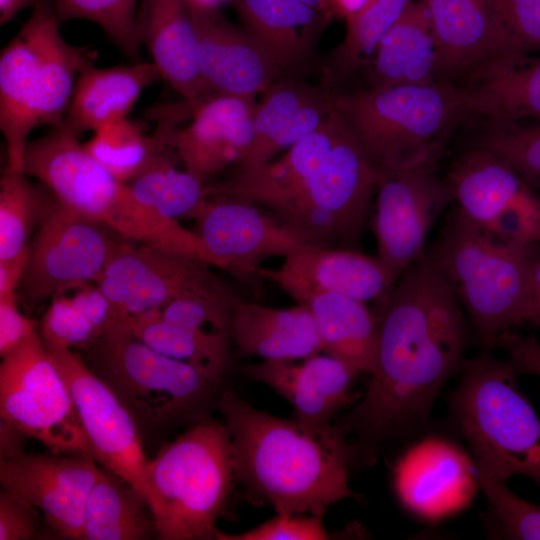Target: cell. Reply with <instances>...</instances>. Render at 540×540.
<instances>
[{
  "label": "cell",
  "instance_id": "6da1fadb",
  "mask_svg": "<svg viewBox=\"0 0 540 540\" xmlns=\"http://www.w3.org/2000/svg\"><path fill=\"white\" fill-rule=\"evenodd\" d=\"M382 301L376 365L345 422L365 446L426 421L444 383L461 369L467 340L462 305L427 253Z\"/></svg>",
  "mask_w": 540,
  "mask_h": 540
},
{
  "label": "cell",
  "instance_id": "7a4b0ae2",
  "mask_svg": "<svg viewBox=\"0 0 540 540\" xmlns=\"http://www.w3.org/2000/svg\"><path fill=\"white\" fill-rule=\"evenodd\" d=\"M230 434L234 476L278 513L324 516L356 497L348 484L346 423L313 426L257 410L232 390L217 400Z\"/></svg>",
  "mask_w": 540,
  "mask_h": 540
},
{
  "label": "cell",
  "instance_id": "3957f363",
  "mask_svg": "<svg viewBox=\"0 0 540 540\" xmlns=\"http://www.w3.org/2000/svg\"><path fill=\"white\" fill-rule=\"evenodd\" d=\"M24 173L38 180L66 208L124 239L188 256L214 266L196 232L140 203L63 126L27 144Z\"/></svg>",
  "mask_w": 540,
  "mask_h": 540
},
{
  "label": "cell",
  "instance_id": "277c9868",
  "mask_svg": "<svg viewBox=\"0 0 540 540\" xmlns=\"http://www.w3.org/2000/svg\"><path fill=\"white\" fill-rule=\"evenodd\" d=\"M428 254L485 347L495 346L501 334L523 323L528 279L540 244L492 234L454 207Z\"/></svg>",
  "mask_w": 540,
  "mask_h": 540
},
{
  "label": "cell",
  "instance_id": "5b68a950",
  "mask_svg": "<svg viewBox=\"0 0 540 540\" xmlns=\"http://www.w3.org/2000/svg\"><path fill=\"white\" fill-rule=\"evenodd\" d=\"M333 105L379 175L436 164L468 115L460 87L443 81L333 94Z\"/></svg>",
  "mask_w": 540,
  "mask_h": 540
},
{
  "label": "cell",
  "instance_id": "8992f818",
  "mask_svg": "<svg viewBox=\"0 0 540 540\" xmlns=\"http://www.w3.org/2000/svg\"><path fill=\"white\" fill-rule=\"evenodd\" d=\"M452 409L480 481L531 479L540 489V419L508 361L486 353L464 361Z\"/></svg>",
  "mask_w": 540,
  "mask_h": 540
},
{
  "label": "cell",
  "instance_id": "52a82bcc",
  "mask_svg": "<svg viewBox=\"0 0 540 540\" xmlns=\"http://www.w3.org/2000/svg\"><path fill=\"white\" fill-rule=\"evenodd\" d=\"M378 177L377 169L346 124L323 160L260 208L306 245L360 251Z\"/></svg>",
  "mask_w": 540,
  "mask_h": 540
},
{
  "label": "cell",
  "instance_id": "ba28073f",
  "mask_svg": "<svg viewBox=\"0 0 540 540\" xmlns=\"http://www.w3.org/2000/svg\"><path fill=\"white\" fill-rule=\"evenodd\" d=\"M148 470L159 505L156 537L215 538L235 477L227 426L213 419L197 422L165 445Z\"/></svg>",
  "mask_w": 540,
  "mask_h": 540
},
{
  "label": "cell",
  "instance_id": "9c48e42d",
  "mask_svg": "<svg viewBox=\"0 0 540 540\" xmlns=\"http://www.w3.org/2000/svg\"><path fill=\"white\" fill-rule=\"evenodd\" d=\"M83 358L137 423L146 425L192 416L212 399L218 385L192 365L161 354L138 339L129 316L116 315L85 347Z\"/></svg>",
  "mask_w": 540,
  "mask_h": 540
},
{
  "label": "cell",
  "instance_id": "30bf717a",
  "mask_svg": "<svg viewBox=\"0 0 540 540\" xmlns=\"http://www.w3.org/2000/svg\"><path fill=\"white\" fill-rule=\"evenodd\" d=\"M0 415L55 454L94 458L73 397L38 331L2 358Z\"/></svg>",
  "mask_w": 540,
  "mask_h": 540
},
{
  "label": "cell",
  "instance_id": "8fae6325",
  "mask_svg": "<svg viewBox=\"0 0 540 540\" xmlns=\"http://www.w3.org/2000/svg\"><path fill=\"white\" fill-rule=\"evenodd\" d=\"M46 347L73 397L94 459L138 490L156 519L158 499L137 421L80 354L72 349Z\"/></svg>",
  "mask_w": 540,
  "mask_h": 540
},
{
  "label": "cell",
  "instance_id": "7c38bea8",
  "mask_svg": "<svg viewBox=\"0 0 540 540\" xmlns=\"http://www.w3.org/2000/svg\"><path fill=\"white\" fill-rule=\"evenodd\" d=\"M21 432L1 422L0 483L38 511L59 536L83 539V512L100 468L94 458L23 450Z\"/></svg>",
  "mask_w": 540,
  "mask_h": 540
},
{
  "label": "cell",
  "instance_id": "4fadbf2b",
  "mask_svg": "<svg viewBox=\"0 0 540 540\" xmlns=\"http://www.w3.org/2000/svg\"><path fill=\"white\" fill-rule=\"evenodd\" d=\"M105 229L66 208L51 194L30 244L20 285L25 305L35 307L75 286L95 283L115 243Z\"/></svg>",
  "mask_w": 540,
  "mask_h": 540
},
{
  "label": "cell",
  "instance_id": "5bb4252c",
  "mask_svg": "<svg viewBox=\"0 0 540 540\" xmlns=\"http://www.w3.org/2000/svg\"><path fill=\"white\" fill-rule=\"evenodd\" d=\"M446 183L455 208L499 237L540 244V193L505 161L475 147L452 165Z\"/></svg>",
  "mask_w": 540,
  "mask_h": 540
},
{
  "label": "cell",
  "instance_id": "9a60e30c",
  "mask_svg": "<svg viewBox=\"0 0 540 540\" xmlns=\"http://www.w3.org/2000/svg\"><path fill=\"white\" fill-rule=\"evenodd\" d=\"M208 266L147 244L116 240L95 283L110 299L117 315L130 317L185 294L223 285Z\"/></svg>",
  "mask_w": 540,
  "mask_h": 540
},
{
  "label": "cell",
  "instance_id": "2e32d148",
  "mask_svg": "<svg viewBox=\"0 0 540 540\" xmlns=\"http://www.w3.org/2000/svg\"><path fill=\"white\" fill-rule=\"evenodd\" d=\"M435 165H421L378 177L372 220L377 256L401 275L426 253L428 232L453 202L446 181L435 172Z\"/></svg>",
  "mask_w": 540,
  "mask_h": 540
},
{
  "label": "cell",
  "instance_id": "e0dca14e",
  "mask_svg": "<svg viewBox=\"0 0 540 540\" xmlns=\"http://www.w3.org/2000/svg\"><path fill=\"white\" fill-rule=\"evenodd\" d=\"M192 218L214 266L244 280L259 277L265 258H286L306 243L262 208L227 196H208Z\"/></svg>",
  "mask_w": 540,
  "mask_h": 540
},
{
  "label": "cell",
  "instance_id": "ac0fdd59",
  "mask_svg": "<svg viewBox=\"0 0 540 540\" xmlns=\"http://www.w3.org/2000/svg\"><path fill=\"white\" fill-rule=\"evenodd\" d=\"M277 269H259L298 305L320 294H338L362 302L382 300L400 273L378 256L361 251L305 245L284 258Z\"/></svg>",
  "mask_w": 540,
  "mask_h": 540
},
{
  "label": "cell",
  "instance_id": "d6986e66",
  "mask_svg": "<svg viewBox=\"0 0 540 540\" xmlns=\"http://www.w3.org/2000/svg\"><path fill=\"white\" fill-rule=\"evenodd\" d=\"M400 502L416 516L435 522L462 511L479 483L475 460L453 442L429 437L409 448L394 470Z\"/></svg>",
  "mask_w": 540,
  "mask_h": 540
},
{
  "label": "cell",
  "instance_id": "ffe728a7",
  "mask_svg": "<svg viewBox=\"0 0 540 540\" xmlns=\"http://www.w3.org/2000/svg\"><path fill=\"white\" fill-rule=\"evenodd\" d=\"M421 1L428 11L437 46L440 81L465 85L522 61L502 40L490 0Z\"/></svg>",
  "mask_w": 540,
  "mask_h": 540
},
{
  "label": "cell",
  "instance_id": "44dd1931",
  "mask_svg": "<svg viewBox=\"0 0 540 540\" xmlns=\"http://www.w3.org/2000/svg\"><path fill=\"white\" fill-rule=\"evenodd\" d=\"M190 8L199 72L212 94L253 101L274 83L282 69L249 32L238 29L217 8Z\"/></svg>",
  "mask_w": 540,
  "mask_h": 540
},
{
  "label": "cell",
  "instance_id": "7402d4cb",
  "mask_svg": "<svg viewBox=\"0 0 540 540\" xmlns=\"http://www.w3.org/2000/svg\"><path fill=\"white\" fill-rule=\"evenodd\" d=\"M255 105L225 94L193 101L189 124L170 130L167 147L185 170L204 181L230 165L236 167L252 146Z\"/></svg>",
  "mask_w": 540,
  "mask_h": 540
},
{
  "label": "cell",
  "instance_id": "603a6c76",
  "mask_svg": "<svg viewBox=\"0 0 540 540\" xmlns=\"http://www.w3.org/2000/svg\"><path fill=\"white\" fill-rule=\"evenodd\" d=\"M243 371L284 397L294 418L313 426L331 424L332 418L357 397L352 385L359 373L328 354L263 360L244 365Z\"/></svg>",
  "mask_w": 540,
  "mask_h": 540
},
{
  "label": "cell",
  "instance_id": "cb8c5ba5",
  "mask_svg": "<svg viewBox=\"0 0 540 540\" xmlns=\"http://www.w3.org/2000/svg\"><path fill=\"white\" fill-rule=\"evenodd\" d=\"M137 28L161 78L184 100L213 95L199 72L197 36L188 0H142Z\"/></svg>",
  "mask_w": 540,
  "mask_h": 540
},
{
  "label": "cell",
  "instance_id": "d4e9b609",
  "mask_svg": "<svg viewBox=\"0 0 540 540\" xmlns=\"http://www.w3.org/2000/svg\"><path fill=\"white\" fill-rule=\"evenodd\" d=\"M59 19L49 0H38L21 30L28 37L37 59L39 125L58 128L63 124L79 73L93 64L86 47L69 45L59 31Z\"/></svg>",
  "mask_w": 540,
  "mask_h": 540
},
{
  "label": "cell",
  "instance_id": "484cf974",
  "mask_svg": "<svg viewBox=\"0 0 540 540\" xmlns=\"http://www.w3.org/2000/svg\"><path fill=\"white\" fill-rule=\"evenodd\" d=\"M231 339L238 357L290 360L322 351L316 323L305 305L279 309L239 298L232 315Z\"/></svg>",
  "mask_w": 540,
  "mask_h": 540
},
{
  "label": "cell",
  "instance_id": "4316f807",
  "mask_svg": "<svg viewBox=\"0 0 540 540\" xmlns=\"http://www.w3.org/2000/svg\"><path fill=\"white\" fill-rule=\"evenodd\" d=\"M152 62L85 67L77 77L62 126L76 136L128 117L143 90L160 79Z\"/></svg>",
  "mask_w": 540,
  "mask_h": 540
},
{
  "label": "cell",
  "instance_id": "83f0119b",
  "mask_svg": "<svg viewBox=\"0 0 540 540\" xmlns=\"http://www.w3.org/2000/svg\"><path fill=\"white\" fill-rule=\"evenodd\" d=\"M371 88L440 81L439 57L428 11L412 0L376 49Z\"/></svg>",
  "mask_w": 540,
  "mask_h": 540
},
{
  "label": "cell",
  "instance_id": "f1b7e54d",
  "mask_svg": "<svg viewBox=\"0 0 540 540\" xmlns=\"http://www.w3.org/2000/svg\"><path fill=\"white\" fill-rule=\"evenodd\" d=\"M240 297L225 285L180 296L157 308L166 321L184 330L199 354L200 372L219 384L231 362V322Z\"/></svg>",
  "mask_w": 540,
  "mask_h": 540
},
{
  "label": "cell",
  "instance_id": "f546056e",
  "mask_svg": "<svg viewBox=\"0 0 540 540\" xmlns=\"http://www.w3.org/2000/svg\"><path fill=\"white\" fill-rule=\"evenodd\" d=\"M39 83L34 49L20 29L0 56V129L7 149L6 169L24 172L30 132L39 125Z\"/></svg>",
  "mask_w": 540,
  "mask_h": 540
},
{
  "label": "cell",
  "instance_id": "4dcf8cb0",
  "mask_svg": "<svg viewBox=\"0 0 540 540\" xmlns=\"http://www.w3.org/2000/svg\"><path fill=\"white\" fill-rule=\"evenodd\" d=\"M248 28L281 69L303 63L310 39L330 18L300 0H233Z\"/></svg>",
  "mask_w": 540,
  "mask_h": 540
},
{
  "label": "cell",
  "instance_id": "1f68e13d",
  "mask_svg": "<svg viewBox=\"0 0 540 540\" xmlns=\"http://www.w3.org/2000/svg\"><path fill=\"white\" fill-rule=\"evenodd\" d=\"M305 306L313 315L322 351L370 375L377 360L379 321L366 304L343 295L320 294Z\"/></svg>",
  "mask_w": 540,
  "mask_h": 540
},
{
  "label": "cell",
  "instance_id": "d6a6232c",
  "mask_svg": "<svg viewBox=\"0 0 540 540\" xmlns=\"http://www.w3.org/2000/svg\"><path fill=\"white\" fill-rule=\"evenodd\" d=\"M459 87L468 115L493 123L540 121V55Z\"/></svg>",
  "mask_w": 540,
  "mask_h": 540
},
{
  "label": "cell",
  "instance_id": "836d02e7",
  "mask_svg": "<svg viewBox=\"0 0 540 540\" xmlns=\"http://www.w3.org/2000/svg\"><path fill=\"white\" fill-rule=\"evenodd\" d=\"M157 536L155 515L133 486L107 469L92 485L83 512L85 540H142Z\"/></svg>",
  "mask_w": 540,
  "mask_h": 540
},
{
  "label": "cell",
  "instance_id": "e575fe53",
  "mask_svg": "<svg viewBox=\"0 0 540 540\" xmlns=\"http://www.w3.org/2000/svg\"><path fill=\"white\" fill-rule=\"evenodd\" d=\"M24 172L5 168L0 179V260L15 258L30 248L51 193L31 183Z\"/></svg>",
  "mask_w": 540,
  "mask_h": 540
},
{
  "label": "cell",
  "instance_id": "d590c367",
  "mask_svg": "<svg viewBox=\"0 0 540 540\" xmlns=\"http://www.w3.org/2000/svg\"><path fill=\"white\" fill-rule=\"evenodd\" d=\"M127 184L140 203L169 219L192 218L205 199L204 180L178 169L163 152Z\"/></svg>",
  "mask_w": 540,
  "mask_h": 540
},
{
  "label": "cell",
  "instance_id": "8d00e7d4",
  "mask_svg": "<svg viewBox=\"0 0 540 540\" xmlns=\"http://www.w3.org/2000/svg\"><path fill=\"white\" fill-rule=\"evenodd\" d=\"M91 156L118 180L128 183L162 153L157 139L146 136L128 117L107 124L84 144Z\"/></svg>",
  "mask_w": 540,
  "mask_h": 540
},
{
  "label": "cell",
  "instance_id": "74e56055",
  "mask_svg": "<svg viewBox=\"0 0 540 540\" xmlns=\"http://www.w3.org/2000/svg\"><path fill=\"white\" fill-rule=\"evenodd\" d=\"M253 116V142L250 151L234 171H245L262 164L265 149L291 117L304 105L317 97L322 90L306 83L286 80L273 83Z\"/></svg>",
  "mask_w": 540,
  "mask_h": 540
},
{
  "label": "cell",
  "instance_id": "f35d334b",
  "mask_svg": "<svg viewBox=\"0 0 540 540\" xmlns=\"http://www.w3.org/2000/svg\"><path fill=\"white\" fill-rule=\"evenodd\" d=\"M137 0H55L59 22L84 19L97 24L133 63L140 62Z\"/></svg>",
  "mask_w": 540,
  "mask_h": 540
},
{
  "label": "cell",
  "instance_id": "ab89813d",
  "mask_svg": "<svg viewBox=\"0 0 540 540\" xmlns=\"http://www.w3.org/2000/svg\"><path fill=\"white\" fill-rule=\"evenodd\" d=\"M412 0H366L364 5L346 19L343 43L334 54L337 72L349 71L365 54L375 51L379 41L403 14Z\"/></svg>",
  "mask_w": 540,
  "mask_h": 540
},
{
  "label": "cell",
  "instance_id": "60d3db41",
  "mask_svg": "<svg viewBox=\"0 0 540 540\" xmlns=\"http://www.w3.org/2000/svg\"><path fill=\"white\" fill-rule=\"evenodd\" d=\"M494 124L475 147L498 156L540 193V121L531 124Z\"/></svg>",
  "mask_w": 540,
  "mask_h": 540
},
{
  "label": "cell",
  "instance_id": "b9f144b4",
  "mask_svg": "<svg viewBox=\"0 0 540 540\" xmlns=\"http://www.w3.org/2000/svg\"><path fill=\"white\" fill-rule=\"evenodd\" d=\"M496 28L518 60L540 51V0H490Z\"/></svg>",
  "mask_w": 540,
  "mask_h": 540
},
{
  "label": "cell",
  "instance_id": "7bdbcfd3",
  "mask_svg": "<svg viewBox=\"0 0 540 540\" xmlns=\"http://www.w3.org/2000/svg\"><path fill=\"white\" fill-rule=\"evenodd\" d=\"M494 513L499 535L509 539L540 540V506L511 491L505 482L480 481Z\"/></svg>",
  "mask_w": 540,
  "mask_h": 540
},
{
  "label": "cell",
  "instance_id": "ee69618b",
  "mask_svg": "<svg viewBox=\"0 0 540 540\" xmlns=\"http://www.w3.org/2000/svg\"><path fill=\"white\" fill-rule=\"evenodd\" d=\"M40 335L46 345L65 349L85 348L100 336L65 294L51 299L41 320Z\"/></svg>",
  "mask_w": 540,
  "mask_h": 540
},
{
  "label": "cell",
  "instance_id": "f6af8a7d",
  "mask_svg": "<svg viewBox=\"0 0 540 540\" xmlns=\"http://www.w3.org/2000/svg\"><path fill=\"white\" fill-rule=\"evenodd\" d=\"M329 536L323 524V516L309 514L278 513L260 526L239 534H225L219 530V540H325Z\"/></svg>",
  "mask_w": 540,
  "mask_h": 540
},
{
  "label": "cell",
  "instance_id": "bcb514c9",
  "mask_svg": "<svg viewBox=\"0 0 540 540\" xmlns=\"http://www.w3.org/2000/svg\"><path fill=\"white\" fill-rule=\"evenodd\" d=\"M38 510L3 489L0 492V540H29L37 536Z\"/></svg>",
  "mask_w": 540,
  "mask_h": 540
},
{
  "label": "cell",
  "instance_id": "7dc6e473",
  "mask_svg": "<svg viewBox=\"0 0 540 540\" xmlns=\"http://www.w3.org/2000/svg\"><path fill=\"white\" fill-rule=\"evenodd\" d=\"M37 330L19 310L16 294L0 297V356L8 355Z\"/></svg>",
  "mask_w": 540,
  "mask_h": 540
},
{
  "label": "cell",
  "instance_id": "c3c4849f",
  "mask_svg": "<svg viewBox=\"0 0 540 540\" xmlns=\"http://www.w3.org/2000/svg\"><path fill=\"white\" fill-rule=\"evenodd\" d=\"M63 294L89 319L99 335L117 315L112 302L96 283L81 284Z\"/></svg>",
  "mask_w": 540,
  "mask_h": 540
},
{
  "label": "cell",
  "instance_id": "681fc988",
  "mask_svg": "<svg viewBox=\"0 0 540 540\" xmlns=\"http://www.w3.org/2000/svg\"><path fill=\"white\" fill-rule=\"evenodd\" d=\"M495 346L508 355L515 372L540 377V342L532 335H521L511 330L501 334Z\"/></svg>",
  "mask_w": 540,
  "mask_h": 540
},
{
  "label": "cell",
  "instance_id": "f907efd6",
  "mask_svg": "<svg viewBox=\"0 0 540 540\" xmlns=\"http://www.w3.org/2000/svg\"><path fill=\"white\" fill-rule=\"evenodd\" d=\"M28 260L29 251L12 259L0 260V297L16 294L25 275Z\"/></svg>",
  "mask_w": 540,
  "mask_h": 540
},
{
  "label": "cell",
  "instance_id": "816d5d0a",
  "mask_svg": "<svg viewBox=\"0 0 540 540\" xmlns=\"http://www.w3.org/2000/svg\"><path fill=\"white\" fill-rule=\"evenodd\" d=\"M540 327V254L536 258L528 279L523 323Z\"/></svg>",
  "mask_w": 540,
  "mask_h": 540
},
{
  "label": "cell",
  "instance_id": "f5cc1de1",
  "mask_svg": "<svg viewBox=\"0 0 540 540\" xmlns=\"http://www.w3.org/2000/svg\"><path fill=\"white\" fill-rule=\"evenodd\" d=\"M38 0H0V24L11 21L21 10L34 7Z\"/></svg>",
  "mask_w": 540,
  "mask_h": 540
},
{
  "label": "cell",
  "instance_id": "db71d44e",
  "mask_svg": "<svg viewBox=\"0 0 540 540\" xmlns=\"http://www.w3.org/2000/svg\"><path fill=\"white\" fill-rule=\"evenodd\" d=\"M190 4L206 7V8H217L219 4L228 1V0H188Z\"/></svg>",
  "mask_w": 540,
  "mask_h": 540
},
{
  "label": "cell",
  "instance_id": "11a10c76",
  "mask_svg": "<svg viewBox=\"0 0 540 540\" xmlns=\"http://www.w3.org/2000/svg\"><path fill=\"white\" fill-rule=\"evenodd\" d=\"M312 7H315L321 11H323L324 13H326L329 17L330 14L328 12V6H327V0H300Z\"/></svg>",
  "mask_w": 540,
  "mask_h": 540
}]
</instances>
